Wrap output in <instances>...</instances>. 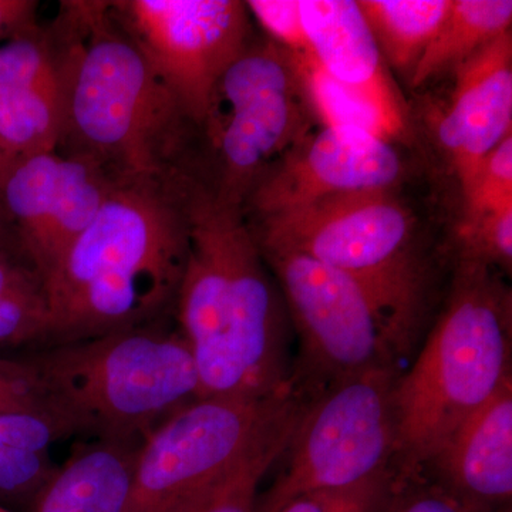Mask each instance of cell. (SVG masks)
Here are the masks:
<instances>
[{
    "label": "cell",
    "instance_id": "1",
    "mask_svg": "<svg viewBox=\"0 0 512 512\" xmlns=\"http://www.w3.org/2000/svg\"><path fill=\"white\" fill-rule=\"evenodd\" d=\"M187 214L190 247L175 303L201 397L258 400L295 392L289 316L244 210L194 183Z\"/></svg>",
    "mask_w": 512,
    "mask_h": 512
},
{
    "label": "cell",
    "instance_id": "2",
    "mask_svg": "<svg viewBox=\"0 0 512 512\" xmlns=\"http://www.w3.org/2000/svg\"><path fill=\"white\" fill-rule=\"evenodd\" d=\"M191 178L114 180L89 227L42 279L46 342L141 328L175 303L190 247Z\"/></svg>",
    "mask_w": 512,
    "mask_h": 512
},
{
    "label": "cell",
    "instance_id": "3",
    "mask_svg": "<svg viewBox=\"0 0 512 512\" xmlns=\"http://www.w3.org/2000/svg\"><path fill=\"white\" fill-rule=\"evenodd\" d=\"M62 5L50 33L66 154L93 161L113 180L192 174L184 158L195 126L114 18L110 2Z\"/></svg>",
    "mask_w": 512,
    "mask_h": 512
},
{
    "label": "cell",
    "instance_id": "4",
    "mask_svg": "<svg viewBox=\"0 0 512 512\" xmlns=\"http://www.w3.org/2000/svg\"><path fill=\"white\" fill-rule=\"evenodd\" d=\"M511 380V293L493 268L458 261L446 308L394 392L396 468L417 476L454 430Z\"/></svg>",
    "mask_w": 512,
    "mask_h": 512
},
{
    "label": "cell",
    "instance_id": "5",
    "mask_svg": "<svg viewBox=\"0 0 512 512\" xmlns=\"http://www.w3.org/2000/svg\"><path fill=\"white\" fill-rule=\"evenodd\" d=\"M20 365L53 412L97 439L143 440L201 399L183 335L146 326L56 343Z\"/></svg>",
    "mask_w": 512,
    "mask_h": 512
},
{
    "label": "cell",
    "instance_id": "6",
    "mask_svg": "<svg viewBox=\"0 0 512 512\" xmlns=\"http://www.w3.org/2000/svg\"><path fill=\"white\" fill-rule=\"evenodd\" d=\"M261 220L259 247L301 252L348 275L382 316L394 355L412 352L429 281L412 214L393 191L335 195Z\"/></svg>",
    "mask_w": 512,
    "mask_h": 512
},
{
    "label": "cell",
    "instance_id": "7",
    "mask_svg": "<svg viewBox=\"0 0 512 512\" xmlns=\"http://www.w3.org/2000/svg\"><path fill=\"white\" fill-rule=\"evenodd\" d=\"M399 372L380 363L309 397L255 512H275L313 491L342 490L396 471Z\"/></svg>",
    "mask_w": 512,
    "mask_h": 512
},
{
    "label": "cell",
    "instance_id": "8",
    "mask_svg": "<svg viewBox=\"0 0 512 512\" xmlns=\"http://www.w3.org/2000/svg\"><path fill=\"white\" fill-rule=\"evenodd\" d=\"M291 53L276 43L248 45L221 77L201 128L214 151L218 200L244 210L272 163L311 133Z\"/></svg>",
    "mask_w": 512,
    "mask_h": 512
},
{
    "label": "cell",
    "instance_id": "9",
    "mask_svg": "<svg viewBox=\"0 0 512 512\" xmlns=\"http://www.w3.org/2000/svg\"><path fill=\"white\" fill-rule=\"evenodd\" d=\"M201 397L141 441L128 512H180L235 466L301 399Z\"/></svg>",
    "mask_w": 512,
    "mask_h": 512
},
{
    "label": "cell",
    "instance_id": "10",
    "mask_svg": "<svg viewBox=\"0 0 512 512\" xmlns=\"http://www.w3.org/2000/svg\"><path fill=\"white\" fill-rule=\"evenodd\" d=\"M259 249L301 342L295 384L303 377V387L319 393L369 367L396 363L382 316L352 278L301 252Z\"/></svg>",
    "mask_w": 512,
    "mask_h": 512
},
{
    "label": "cell",
    "instance_id": "11",
    "mask_svg": "<svg viewBox=\"0 0 512 512\" xmlns=\"http://www.w3.org/2000/svg\"><path fill=\"white\" fill-rule=\"evenodd\" d=\"M110 8L185 116L201 128L215 87L249 45L245 2L124 0Z\"/></svg>",
    "mask_w": 512,
    "mask_h": 512
},
{
    "label": "cell",
    "instance_id": "12",
    "mask_svg": "<svg viewBox=\"0 0 512 512\" xmlns=\"http://www.w3.org/2000/svg\"><path fill=\"white\" fill-rule=\"evenodd\" d=\"M114 180L87 158L35 154L0 177V202L40 282L94 220Z\"/></svg>",
    "mask_w": 512,
    "mask_h": 512
},
{
    "label": "cell",
    "instance_id": "13",
    "mask_svg": "<svg viewBox=\"0 0 512 512\" xmlns=\"http://www.w3.org/2000/svg\"><path fill=\"white\" fill-rule=\"evenodd\" d=\"M392 143L357 128L323 126L271 167L247 204L262 218L335 195L392 191L403 177Z\"/></svg>",
    "mask_w": 512,
    "mask_h": 512
},
{
    "label": "cell",
    "instance_id": "14",
    "mask_svg": "<svg viewBox=\"0 0 512 512\" xmlns=\"http://www.w3.org/2000/svg\"><path fill=\"white\" fill-rule=\"evenodd\" d=\"M512 134V36L504 33L456 72L451 101L437 126L440 146L461 190L478 165Z\"/></svg>",
    "mask_w": 512,
    "mask_h": 512
},
{
    "label": "cell",
    "instance_id": "15",
    "mask_svg": "<svg viewBox=\"0 0 512 512\" xmlns=\"http://www.w3.org/2000/svg\"><path fill=\"white\" fill-rule=\"evenodd\" d=\"M420 474L477 510H510L512 380L454 430Z\"/></svg>",
    "mask_w": 512,
    "mask_h": 512
},
{
    "label": "cell",
    "instance_id": "16",
    "mask_svg": "<svg viewBox=\"0 0 512 512\" xmlns=\"http://www.w3.org/2000/svg\"><path fill=\"white\" fill-rule=\"evenodd\" d=\"M309 52L329 76L369 101L403 136L406 109L372 29L353 0H299Z\"/></svg>",
    "mask_w": 512,
    "mask_h": 512
},
{
    "label": "cell",
    "instance_id": "17",
    "mask_svg": "<svg viewBox=\"0 0 512 512\" xmlns=\"http://www.w3.org/2000/svg\"><path fill=\"white\" fill-rule=\"evenodd\" d=\"M143 440L97 439L77 447L30 503V512H128Z\"/></svg>",
    "mask_w": 512,
    "mask_h": 512
},
{
    "label": "cell",
    "instance_id": "18",
    "mask_svg": "<svg viewBox=\"0 0 512 512\" xmlns=\"http://www.w3.org/2000/svg\"><path fill=\"white\" fill-rule=\"evenodd\" d=\"M74 433L56 413L0 414V498L32 503L57 470L50 448Z\"/></svg>",
    "mask_w": 512,
    "mask_h": 512
},
{
    "label": "cell",
    "instance_id": "19",
    "mask_svg": "<svg viewBox=\"0 0 512 512\" xmlns=\"http://www.w3.org/2000/svg\"><path fill=\"white\" fill-rule=\"evenodd\" d=\"M510 0H453L446 19L412 70V84L419 87L454 70L477 55L504 33L510 32Z\"/></svg>",
    "mask_w": 512,
    "mask_h": 512
},
{
    "label": "cell",
    "instance_id": "20",
    "mask_svg": "<svg viewBox=\"0 0 512 512\" xmlns=\"http://www.w3.org/2000/svg\"><path fill=\"white\" fill-rule=\"evenodd\" d=\"M303 406L305 400L299 399L234 467L180 512H255L259 487L285 453Z\"/></svg>",
    "mask_w": 512,
    "mask_h": 512
},
{
    "label": "cell",
    "instance_id": "21",
    "mask_svg": "<svg viewBox=\"0 0 512 512\" xmlns=\"http://www.w3.org/2000/svg\"><path fill=\"white\" fill-rule=\"evenodd\" d=\"M386 62L412 73L453 0H359Z\"/></svg>",
    "mask_w": 512,
    "mask_h": 512
},
{
    "label": "cell",
    "instance_id": "22",
    "mask_svg": "<svg viewBox=\"0 0 512 512\" xmlns=\"http://www.w3.org/2000/svg\"><path fill=\"white\" fill-rule=\"evenodd\" d=\"M62 134L60 84L0 94V153L9 164L59 150Z\"/></svg>",
    "mask_w": 512,
    "mask_h": 512
},
{
    "label": "cell",
    "instance_id": "23",
    "mask_svg": "<svg viewBox=\"0 0 512 512\" xmlns=\"http://www.w3.org/2000/svg\"><path fill=\"white\" fill-rule=\"evenodd\" d=\"M289 53L306 103L323 126L357 128L392 141L400 137L373 104L336 82L311 52Z\"/></svg>",
    "mask_w": 512,
    "mask_h": 512
},
{
    "label": "cell",
    "instance_id": "24",
    "mask_svg": "<svg viewBox=\"0 0 512 512\" xmlns=\"http://www.w3.org/2000/svg\"><path fill=\"white\" fill-rule=\"evenodd\" d=\"M59 84L52 33L26 30L0 46V94Z\"/></svg>",
    "mask_w": 512,
    "mask_h": 512
},
{
    "label": "cell",
    "instance_id": "25",
    "mask_svg": "<svg viewBox=\"0 0 512 512\" xmlns=\"http://www.w3.org/2000/svg\"><path fill=\"white\" fill-rule=\"evenodd\" d=\"M460 261L511 271L512 265V201L476 217L466 218L461 225Z\"/></svg>",
    "mask_w": 512,
    "mask_h": 512
},
{
    "label": "cell",
    "instance_id": "26",
    "mask_svg": "<svg viewBox=\"0 0 512 512\" xmlns=\"http://www.w3.org/2000/svg\"><path fill=\"white\" fill-rule=\"evenodd\" d=\"M397 483L393 471L356 487L299 495L275 512H386Z\"/></svg>",
    "mask_w": 512,
    "mask_h": 512
},
{
    "label": "cell",
    "instance_id": "27",
    "mask_svg": "<svg viewBox=\"0 0 512 512\" xmlns=\"http://www.w3.org/2000/svg\"><path fill=\"white\" fill-rule=\"evenodd\" d=\"M463 194L466 218L476 217L512 201V134L478 165Z\"/></svg>",
    "mask_w": 512,
    "mask_h": 512
},
{
    "label": "cell",
    "instance_id": "28",
    "mask_svg": "<svg viewBox=\"0 0 512 512\" xmlns=\"http://www.w3.org/2000/svg\"><path fill=\"white\" fill-rule=\"evenodd\" d=\"M245 5L276 45L288 52H309L299 0H251Z\"/></svg>",
    "mask_w": 512,
    "mask_h": 512
},
{
    "label": "cell",
    "instance_id": "29",
    "mask_svg": "<svg viewBox=\"0 0 512 512\" xmlns=\"http://www.w3.org/2000/svg\"><path fill=\"white\" fill-rule=\"evenodd\" d=\"M47 339L45 296L0 301V345H22Z\"/></svg>",
    "mask_w": 512,
    "mask_h": 512
},
{
    "label": "cell",
    "instance_id": "30",
    "mask_svg": "<svg viewBox=\"0 0 512 512\" xmlns=\"http://www.w3.org/2000/svg\"><path fill=\"white\" fill-rule=\"evenodd\" d=\"M386 512H483L471 507L456 495L423 474L399 480Z\"/></svg>",
    "mask_w": 512,
    "mask_h": 512
},
{
    "label": "cell",
    "instance_id": "31",
    "mask_svg": "<svg viewBox=\"0 0 512 512\" xmlns=\"http://www.w3.org/2000/svg\"><path fill=\"white\" fill-rule=\"evenodd\" d=\"M45 412L55 413L33 389L22 365L0 360V414Z\"/></svg>",
    "mask_w": 512,
    "mask_h": 512
},
{
    "label": "cell",
    "instance_id": "32",
    "mask_svg": "<svg viewBox=\"0 0 512 512\" xmlns=\"http://www.w3.org/2000/svg\"><path fill=\"white\" fill-rule=\"evenodd\" d=\"M42 293V282L35 269L20 265L5 248H0V301Z\"/></svg>",
    "mask_w": 512,
    "mask_h": 512
},
{
    "label": "cell",
    "instance_id": "33",
    "mask_svg": "<svg viewBox=\"0 0 512 512\" xmlns=\"http://www.w3.org/2000/svg\"><path fill=\"white\" fill-rule=\"evenodd\" d=\"M36 10L33 0H0V40L36 28Z\"/></svg>",
    "mask_w": 512,
    "mask_h": 512
},
{
    "label": "cell",
    "instance_id": "34",
    "mask_svg": "<svg viewBox=\"0 0 512 512\" xmlns=\"http://www.w3.org/2000/svg\"><path fill=\"white\" fill-rule=\"evenodd\" d=\"M8 225V218H6L5 211H3L2 202H0V248H3V244H5Z\"/></svg>",
    "mask_w": 512,
    "mask_h": 512
},
{
    "label": "cell",
    "instance_id": "35",
    "mask_svg": "<svg viewBox=\"0 0 512 512\" xmlns=\"http://www.w3.org/2000/svg\"><path fill=\"white\" fill-rule=\"evenodd\" d=\"M9 161L6 160L5 156L0 153V177H2L3 173H5L6 168H8Z\"/></svg>",
    "mask_w": 512,
    "mask_h": 512
},
{
    "label": "cell",
    "instance_id": "36",
    "mask_svg": "<svg viewBox=\"0 0 512 512\" xmlns=\"http://www.w3.org/2000/svg\"><path fill=\"white\" fill-rule=\"evenodd\" d=\"M0 512H9V511L3 510V508L0 507Z\"/></svg>",
    "mask_w": 512,
    "mask_h": 512
},
{
    "label": "cell",
    "instance_id": "37",
    "mask_svg": "<svg viewBox=\"0 0 512 512\" xmlns=\"http://www.w3.org/2000/svg\"><path fill=\"white\" fill-rule=\"evenodd\" d=\"M500 512H511V508H510V510H505V511H500Z\"/></svg>",
    "mask_w": 512,
    "mask_h": 512
}]
</instances>
